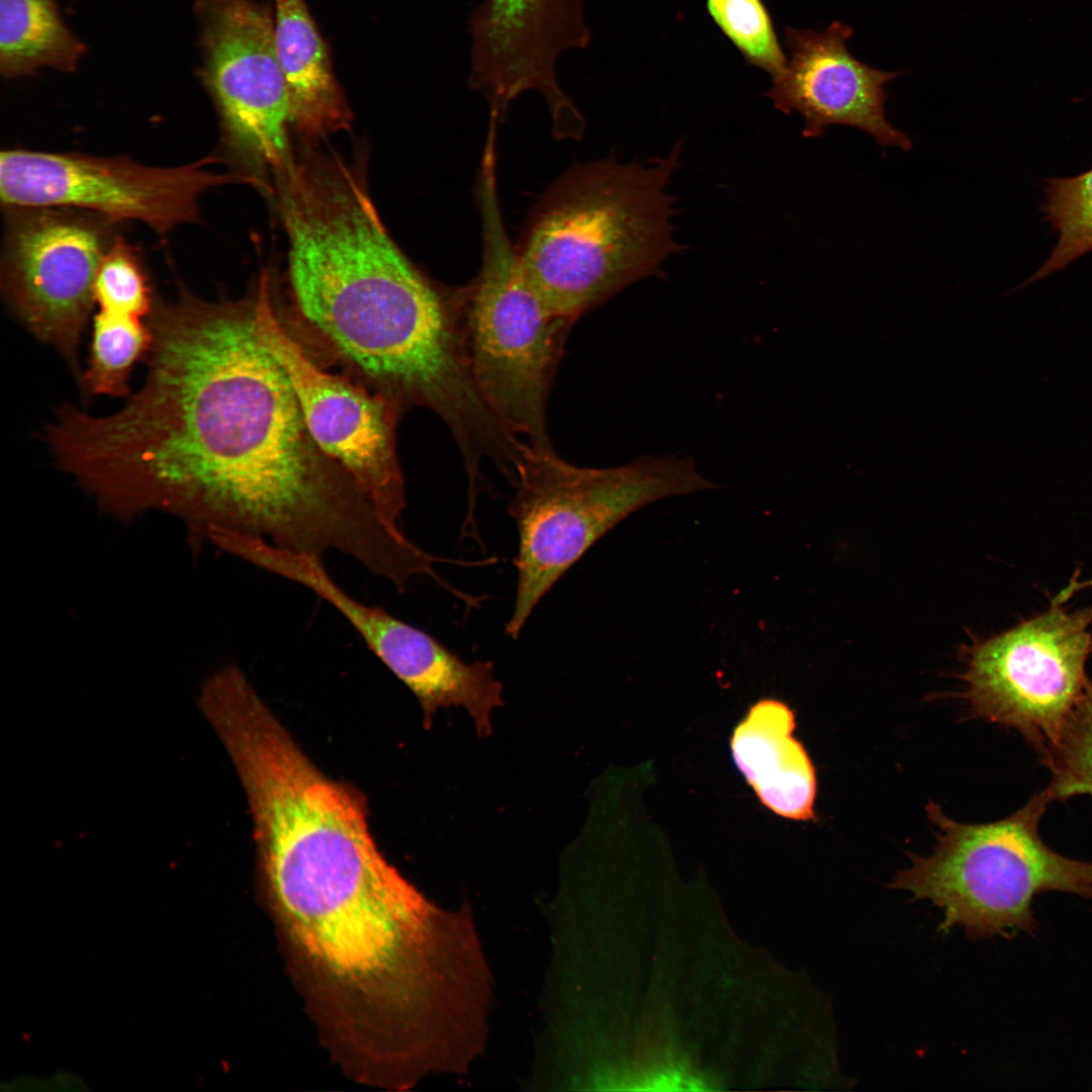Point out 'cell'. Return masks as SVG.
I'll return each mask as SVG.
<instances>
[{"label":"cell","mask_w":1092,"mask_h":1092,"mask_svg":"<svg viewBox=\"0 0 1092 1092\" xmlns=\"http://www.w3.org/2000/svg\"><path fill=\"white\" fill-rule=\"evenodd\" d=\"M142 387L106 417L67 407L62 468L107 511L161 510L373 570L398 531L313 440L287 374L260 342L254 292L209 301L183 285L149 318Z\"/></svg>","instance_id":"1"},{"label":"cell","mask_w":1092,"mask_h":1092,"mask_svg":"<svg viewBox=\"0 0 1092 1092\" xmlns=\"http://www.w3.org/2000/svg\"><path fill=\"white\" fill-rule=\"evenodd\" d=\"M680 144L648 167L602 160L574 167L543 195L517 249L543 304L573 323L626 286L656 275L679 246L666 191Z\"/></svg>","instance_id":"2"},{"label":"cell","mask_w":1092,"mask_h":1092,"mask_svg":"<svg viewBox=\"0 0 1092 1092\" xmlns=\"http://www.w3.org/2000/svg\"><path fill=\"white\" fill-rule=\"evenodd\" d=\"M513 484L517 590L505 631L515 640L543 597L618 523L658 499L715 487L688 457L644 455L595 468L566 461L552 445L527 441Z\"/></svg>","instance_id":"3"},{"label":"cell","mask_w":1092,"mask_h":1092,"mask_svg":"<svg viewBox=\"0 0 1092 1092\" xmlns=\"http://www.w3.org/2000/svg\"><path fill=\"white\" fill-rule=\"evenodd\" d=\"M1052 803L1043 789L1008 817L983 824L957 822L929 803L928 817L938 828L934 851L912 856L891 887L939 907L945 929L960 926L973 938L1018 930L1032 934L1037 894L1056 891L1092 900V862L1062 855L1039 835Z\"/></svg>","instance_id":"4"},{"label":"cell","mask_w":1092,"mask_h":1092,"mask_svg":"<svg viewBox=\"0 0 1092 1092\" xmlns=\"http://www.w3.org/2000/svg\"><path fill=\"white\" fill-rule=\"evenodd\" d=\"M496 161H480L476 196L481 265L463 289L465 349L484 401L513 435L552 445L546 406L573 322L551 312L528 284L502 217Z\"/></svg>","instance_id":"5"},{"label":"cell","mask_w":1092,"mask_h":1092,"mask_svg":"<svg viewBox=\"0 0 1092 1092\" xmlns=\"http://www.w3.org/2000/svg\"><path fill=\"white\" fill-rule=\"evenodd\" d=\"M1068 593L1046 612L974 643L963 674L973 713L1016 730L1039 759L1090 680L1092 606L1068 611Z\"/></svg>","instance_id":"6"},{"label":"cell","mask_w":1092,"mask_h":1092,"mask_svg":"<svg viewBox=\"0 0 1092 1092\" xmlns=\"http://www.w3.org/2000/svg\"><path fill=\"white\" fill-rule=\"evenodd\" d=\"M277 283L266 269L252 285L260 342L287 374L313 440L353 477L380 513L399 526L406 506L396 450V426L402 414L382 395L341 372L325 369L285 326Z\"/></svg>","instance_id":"7"},{"label":"cell","mask_w":1092,"mask_h":1092,"mask_svg":"<svg viewBox=\"0 0 1092 1092\" xmlns=\"http://www.w3.org/2000/svg\"><path fill=\"white\" fill-rule=\"evenodd\" d=\"M200 77L217 110L225 151L262 188L291 158V110L268 7L255 0H195Z\"/></svg>","instance_id":"8"},{"label":"cell","mask_w":1092,"mask_h":1092,"mask_svg":"<svg viewBox=\"0 0 1092 1092\" xmlns=\"http://www.w3.org/2000/svg\"><path fill=\"white\" fill-rule=\"evenodd\" d=\"M212 158L174 168L142 165L126 157L7 150L0 157L5 207H67L120 223L140 220L165 235L198 218V197L210 187L255 182L240 174L205 170Z\"/></svg>","instance_id":"9"},{"label":"cell","mask_w":1092,"mask_h":1092,"mask_svg":"<svg viewBox=\"0 0 1092 1092\" xmlns=\"http://www.w3.org/2000/svg\"><path fill=\"white\" fill-rule=\"evenodd\" d=\"M117 224L75 208L6 207L3 292L24 326L59 350L76 374L96 275Z\"/></svg>","instance_id":"10"},{"label":"cell","mask_w":1092,"mask_h":1092,"mask_svg":"<svg viewBox=\"0 0 1092 1092\" xmlns=\"http://www.w3.org/2000/svg\"><path fill=\"white\" fill-rule=\"evenodd\" d=\"M852 33L840 21L824 31L787 27L789 56L767 96L779 110L804 117L806 138L820 136L828 125L843 124L868 132L883 147L908 151L911 141L889 122L885 110V86L899 73L877 70L855 59L846 47Z\"/></svg>","instance_id":"11"},{"label":"cell","mask_w":1092,"mask_h":1092,"mask_svg":"<svg viewBox=\"0 0 1092 1092\" xmlns=\"http://www.w3.org/2000/svg\"><path fill=\"white\" fill-rule=\"evenodd\" d=\"M795 726V714L786 703L758 700L735 726L731 754L764 807L784 818L814 820L815 768L794 737Z\"/></svg>","instance_id":"12"},{"label":"cell","mask_w":1092,"mask_h":1092,"mask_svg":"<svg viewBox=\"0 0 1092 1092\" xmlns=\"http://www.w3.org/2000/svg\"><path fill=\"white\" fill-rule=\"evenodd\" d=\"M274 42L292 127L306 143L349 128L352 113L304 0H275Z\"/></svg>","instance_id":"13"},{"label":"cell","mask_w":1092,"mask_h":1092,"mask_svg":"<svg viewBox=\"0 0 1092 1092\" xmlns=\"http://www.w3.org/2000/svg\"><path fill=\"white\" fill-rule=\"evenodd\" d=\"M86 46L64 22L56 0H0V73L32 75L42 68L73 72Z\"/></svg>","instance_id":"14"},{"label":"cell","mask_w":1092,"mask_h":1092,"mask_svg":"<svg viewBox=\"0 0 1092 1092\" xmlns=\"http://www.w3.org/2000/svg\"><path fill=\"white\" fill-rule=\"evenodd\" d=\"M151 328L142 318L99 310L94 316L89 361L81 384L91 394L123 396L129 392L134 364L148 356Z\"/></svg>","instance_id":"15"},{"label":"cell","mask_w":1092,"mask_h":1092,"mask_svg":"<svg viewBox=\"0 0 1092 1092\" xmlns=\"http://www.w3.org/2000/svg\"><path fill=\"white\" fill-rule=\"evenodd\" d=\"M1040 209L1058 232V242L1027 283L1062 270L1092 251V169L1070 178H1050Z\"/></svg>","instance_id":"16"},{"label":"cell","mask_w":1092,"mask_h":1092,"mask_svg":"<svg viewBox=\"0 0 1092 1092\" xmlns=\"http://www.w3.org/2000/svg\"><path fill=\"white\" fill-rule=\"evenodd\" d=\"M1051 771L1045 788L1053 802L1092 798V681L1065 721L1055 743L1039 759Z\"/></svg>","instance_id":"17"},{"label":"cell","mask_w":1092,"mask_h":1092,"mask_svg":"<svg viewBox=\"0 0 1092 1092\" xmlns=\"http://www.w3.org/2000/svg\"><path fill=\"white\" fill-rule=\"evenodd\" d=\"M721 31L751 65L778 76L787 57L761 0H706Z\"/></svg>","instance_id":"18"},{"label":"cell","mask_w":1092,"mask_h":1092,"mask_svg":"<svg viewBox=\"0 0 1092 1092\" xmlns=\"http://www.w3.org/2000/svg\"><path fill=\"white\" fill-rule=\"evenodd\" d=\"M99 310L142 318L154 303L146 272L135 251L117 237L105 254L94 284Z\"/></svg>","instance_id":"19"}]
</instances>
